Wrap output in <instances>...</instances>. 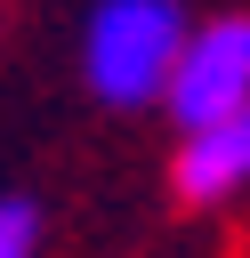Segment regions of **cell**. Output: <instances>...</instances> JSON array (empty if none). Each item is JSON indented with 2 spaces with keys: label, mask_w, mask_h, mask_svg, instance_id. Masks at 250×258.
<instances>
[{
  "label": "cell",
  "mask_w": 250,
  "mask_h": 258,
  "mask_svg": "<svg viewBox=\"0 0 250 258\" xmlns=\"http://www.w3.org/2000/svg\"><path fill=\"white\" fill-rule=\"evenodd\" d=\"M161 105L177 113V129H210V121L242 113V105H250V16H218V24H202V32L185 40L177 81H169Z\"/></svg>",
  "instance_id": "2"
},
{
  "label": "cell",
  "mask_w": 250,
  "mask_h": 258,
  "mask_svg": "<svg viewBox=\"0 0 250 258\" xmlns=\"http://www.w3.org/2000/svg\"><path fill=\"white\" fill-rule=\"evenodd\" d=\"M32 242H40V210L24 194H8L0 202V258H32Z\"/></svg>",
  "instance_id": "4"
},
{
  "label": "cell",
  "mask_w": 250,
  "mask_h": 258,
  "mask_svg": "<svg viewBox=\"0 0 250 258\" xmlns=\"http://www.w3.org/2000/svg\"><path fill=\"white\" fill-rule=\"evenodd\" d=\"M185 40H194V32H185L177 0H97L89 40H81L89 89H97L105 105H145V97H169Z\"/></svg>",
  "instance_id": "1"
},
{
  "label": "cell",
  "mask_w": 250,
  "mask_h": 258,
  "mask_svg": "<svg viewBox=\"0 0 250 258\" xmlns=\"http://www.w3.org/2000/svg\"><path fill=\"white\" fill-rule=\"evenodd\" d=\"M250 185V105L210 121V129H185L177 145V194L185 202H226Z\"/></svg>",
  "instance_id": "3"
}]
</instances>
